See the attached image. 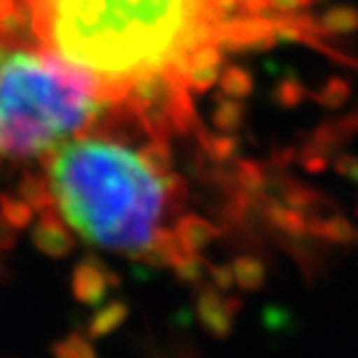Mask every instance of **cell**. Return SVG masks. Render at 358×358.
<instances>
[{
	"label": "cell",
	"instance_id": "7",
	"mask_svg": "<svg viewBox=\"0 0 358 358\" xmlns=\"http://www.w3.org/2000/svg\"><path fill=\"white\" fill-rule=\"evenodd\" d=\"M320 36H348L358 32V8L348 4H336L324 10L315 20Z\"/></svg>",
	"mask_w": 358,
	"mask_h": 358
},
{
	"label": "cell",
	"instance_id": "19",
	"mask_svg": "<svg viewBox=\"0 0 358 358\" xmlns=\"http://www.w3.org/2000/svg\"><path fill=\"white\" fill-rule=\"evenodd\" d=\"M268 10L279 14H293L310 4V0H265Z\"/></svg>",
	"mask_w": 358,
	"mask_h": 358
},
{
	"label": "cell",
	"instance_id": "15",
	"mask_svg": "<svg viewBox=\"0 0 358 358\" xmlns=\"http://www.w3.org/2000/svg\"><path fill=\"white\" fill-rule=\"evenodd\" d=\"M235 183L239 185V189L249 195L259 193L265 185V176L261 171V167L255 166L253 162H239L235 167Z\"/></svg>",
	"mask_w": 358,
	"mask_h": 358
},
{
	"label": "cell",
	"instance_id": "16",
	"mask_svg": "<svg viewBox=\"0 0 358 358\" xmlns=\"http://www.w3.org/2000/svg\"><path fill=\"white\" fill-rule=\"evenodd\" d=\"M305 96H307V90H305V86L299 80H294V78H285V80H281L277 84L275 92H273L275 102L279 103V106H285V108L299 106V103L303 102Z\"/></svg>",
	"mask_w": 358,
	"mask_h": 358
},
{
	"label": "cell",
	"instance_id": "8",
	"mask_svg": "<svg viewBox=\"0 0 358 358\" xmlns=\"http://www.w3.org/2000/svg\"><path fill=\"white\" fill-rule=\"evenodd\" d=\"M231 267L235 275V285L245 293H255L259 289H263V285L267 281V268L261 259L253 255L237 257L231 263Z\"/></svg>",
	"mask_w": 358,
	"mask_h": 358
},
{
	"label": "cell",
	"instance_id": "17",
	"mask_svg": "<svg viewBox=\"0 0 358 358\" xmlns=\"http://www.w3.org/2000/svg\"><path fill=\"white\" fill-rule=\"evenodd\" d=\"M334 171L358 185V155L341 154L334 162Z\"/></svg>",
	"mask_w": 358,
	"mask_h": 358
},
{
	"label": "cell",
	"instance_id": "9",
	"mask_svg": "<svg viewBox=\"0 0 358 358\" xmlns=\"http://www.w3.org/2000/svg\"><path fill=\"white\" fill-rule=\"evenodd\" d=\"M245 122V103L243 100L235 98H217V103L211 110V124L217 131L223 134H237V129Z\"/></svg>",
	"mask_w": 358,
	"mask_h": 358
},
{
	"label": "cell",
	"instance_id": "2",
	"mask_svg": "<svg viewBox=\"0 0 358 358\" xmlns=\"http://www.w3.org/2000/svg\"><path fill=\"white\" fill-rule=\"evenodd\" d=\"M50 189L68 225L88 243L124 255H154L179 197L164 141L131 150L112 140H72L50 164Z\"/></svg>",
	"mask_w": 358,
	"mask_h": 358
},
{
	"label": "cell",
	"instance_id": "5",
	"mask_svg": "<svg viewBox=\"0 0 358 358\" xmlns=\"http://www.w3.org/2000/svg\"><path fill=\"white\" fill-rule=\"evenodd\" d=\"M225 68L223 62V52L217 42H207L203 46L195 48L187 58L185 68V86L189 92L203 94L211 90L219 82V76Z\"/></svg>",
	"mask_w": 358,
	"mask_h": 358
},
{
	"label": "cell",
	"instance_id": "11",
	"mask_svg": "<svg viewBox=\"0 0 358 358\" xmlns=\"http://www.w3.org/2000/svg\"><path fill=\"white\" fill-rule=\"evenodd\" d=\"M219 92L221 96H227V98H235V100H245L247 96L253 94L255 88V82L253 76L239 66H225L221 76H219Z\"/></svg>",
	"mask_w": 358,
	"mask_h": 358
},
{
	"label": "cell",
	"instance_id": "10",
	"mask_svg": "<svg viewBox=\"0 0 358 358\" xmlns=\"http://www.w3.org/2000/svg\"><path fill=\"white\" fill-rule=\"evenodd\" d=\"M308 233H317L319 237L331 241V243L346 245L358 241V231L352 227V223L343 215H333L322 221H310L308 225Z\"/></svg>",
	"mask_w": 358,
	"mask_h": 358
},
{
	"label": "cell",
	"instance_id": "18",
	"mask_svg": "<svg viewBox=\"0 0 358 358\" xmlns=\"http://www.w3.org/2000/svg\"><path fill=\"white\" fill-rule=\"evenodd\" d=\"M209 275L211 281L217 287L219 291L227 293L231 287H235V275H233V267L231 265H217V267H209Z\"/></svg>",
	"mask_w": 358,
	"mask_h": 358
},
{
	"label": "cell",
	"instance_id": "13",
	"mask_svg": "<svg viewBox=\"0 0 358 358\" xmlns=\"http://www.w3.org/2000/svg\"><path fill=\"white\" fill-rule=\"evenodd\" d=\"M201 145H203L205 154L209 155L213 162H227L233 157V154L237 152L239 141L235 138V134H201Z\"/></svg>",
	"mask_w": 358,
	"mask_h": 358
},
{
	"label": "cell",
	"instance_id": "6",
	"mask_svg": "<svg viewBox=\"0 0 358 358\" xmlns=\"http://www.w3.org/2000/svg\"><path fill=\"white\" fill-rule=\"evenodd\" d=\"M176 237L185 253H201L221 235L217 225L199 215H183L176 223Z\"/></svg>",
	"mask_w": 358,
	"mask_h": 358
},
{
	"label": "cell",
	"instance_id": "14",
	"mask_svg": "<svg viewBox=\"0 0 358 358\" xmlns=\"http://www.w3.org/2000/svg\"><path fill=\"white\" fill-rule=\"evenodd\" d=\"M313 98H315V102H319L322 108H329V110L341 108V106L348 102V98H350V84L338 76L329 78V80L320 86L319 92L313 94Z\"/></svg>",
	"mask_w": 358,
	"mask_h": 358
},
{
	"label": "cell",
	"instance_id": "3",
	"mask_svg": "<svg viewBox=\"0 0 358 358\" xmlns=\"http://www.w3.org/2000/svg\"><path fill=\"white\" fill-rule=\"evenodd\" d=\"M94 82L46 50L0 60V162H20L60 148L103 108Z\"/></svg>",
	"mask_w": 358,
	"mask_h": 358
},
{
	"label": "cell",
	"instance_id": "12",
	"mask_svg": "<svg viewBox=\"0 0 358 358\" xmlns=\"http://www.w3.org/2000/svg\"><path fill=\"white\" fill-rule=\"evenodd\" d=\"M267 215L271 219V223L277 227V229L285 231V233H291V235H303L308 233V225H310V219H307V213L293 209L285 203H271L267 209Z\"/></svg>",
	"mask_w": 358,
	"mask_h": 358
},
{
	"label": "cell",
	"instance_id": "4",
	"mask_svg": "<svg viewBox=\"0 0 358 358\" xmlns=\"http://www.w3.org/2000/svg\"><path fill=\"white\" fill-rule=\"evenodd\" d=\"M239 299L223 294L217 287H209L197 299V319L207 333L215 338H227L239 313Z\"/></svg>",
	"mask_w": 358,
	"mask_h": 358
},
{
	"label": "cell",
	"instance_id": "1",
	"mask_svg": "<svg viewBox=\"0 0 358 358\" xmlns=\"http://www.w3.org/2000/svg\"><path fill=\"white\" fill-rule=\"evenodd\" d=\"M18 2L36 48L88 76L106 103H124L138 82L157 74L185 86L189 54L217 42L213 0Z\"/></svg>",
	"mask_w": 358,
	"mask_h": 358
}]
</instances>
